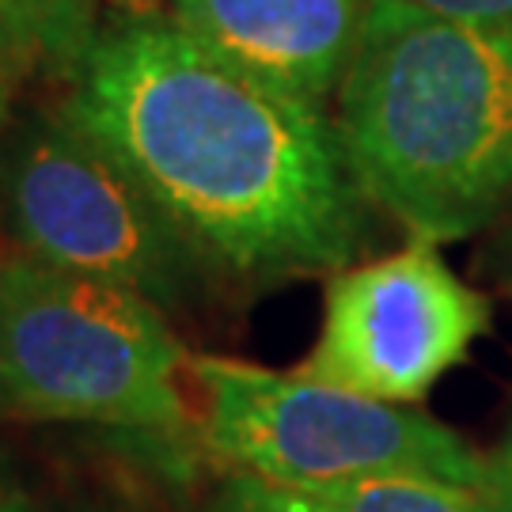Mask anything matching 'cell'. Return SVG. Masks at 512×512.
<instances>
[{
    "label": "cell",
    "instance_id": "8fae6325",
    "mask_svg": "<svg viewBox=\"0 0 512 512\" xmlns=\"http://www.w3.org/2000/svg\"><path fill=\"white\" fill-rule=\"evenodd\" d=\"M403 8L425 16L471 23V27H509L512 31V0H395Z\"/></svg>",
    "mask_w": 512,
    "mask_h": 512
},
{
    "label": "cell",
    "instance_id": "2e32d148",
    "mask_svg": "<svg viewBox=\"0 0 512 512\" xmlns=\"http://www.w3.org/2000/svg\"><path fill=\"white\" fill-rule=\"evenodd\" d=\"M509 262H512V251H509ZM509 285H512V266H509Z\"/></svg>",
    "mask_w": 512,
    "mask_h": 512
},
{
    "label": "cell",
    "instance_id": "3957f363",
    "mask_svg": "<svg viewBox=\"0 0 512 512\" xmlns=\"http://www.w3.org/2000/svg\"><path fill=\"white\" fill-rule=\"evenodd\" d=\"M186 353L160 304L27 255L0 262V421L183 440Z\"/></svg>",
    "mask_w": 512,
    "mask_h": 512
},
{
    "label": "cell",
    "instance_id": "9c48e42d",
    "mask_svg": "<svg viewBox=\"0 0 512 512\" xmlns=\"http://www.w3.org/2000/svg\"><path fill=\"white\" fill-rule=\"evenodd\" d=\"M315 512H494L486 490L425 475H368L289 490Z\"/></svg>",
    "mask_w": 512,
    "mask_h": 512
},
{
    "label": "cell",
    "instance_id": "277c9868",
    "mask_svg": "<svg viewBox=\"0 0 512 512\" xmlns=\"http://www.w3.org/2000/svg\"><path fill=\"white\" fill-rule=\"evenodd\" d=\"M202 395V444L236 475L281 490L368 475H425L467 490L490 486V459L418 406L376 403L304 372L186 357Z\"/></svg>",
    "mask_w": 512,
    "mask_h": 512
},
{
    "label": "cell",
    "instance_id": "ba28073f",
    "mask_svg": "<svg viewBox=\"0 0 512 512\" xmlns=\"http://www.w3.org/2000/svg\"><path fill=\"white\" fill-rule=\"evenodd\" d=\"M99 0H0V73L73 84L92 50Z\"/></svg>",
    "mask_w": 512,
    "mask_h": 512
},
{
    "label": "cell",
    "instance_id": "5b68a950",
    "mask_svg": "<svg viewBox=\"0 0 512 512\" xmlns=\"http://www.w3.org/2000/svg\"><path fill=\"white\" fill-rule=\"evenodd\" d=\"M4 213L19 255L179 304L194 251L137 179L65 110L31 114L4 152Z\"/></svg>",
    "mask_w": 512,
    "mask_h": 512
},
{
    "label": "cell",
    "instance_id": "7c38bea8",
    "mask_svg": "<svg viewBox=\"0 0 512 512\" xmlns=\"http://www.w3.org/2000/svg\"><path fill=\"white\" fill-rule=\"evenodd\" d=\"M490 482H509L512 486V421L505 440H501V448L490 456Z\"/></svg>",
    "mask_w": 512,
    "mask_h": 512
},
{
    "label": "cell",
    "instance_id": "6da1fadb",
    "mask_svg": "<svg viewBox=\"0 0 512 512\" xmlns=\"http://www.w3.org/2000/svg\"><path fill=\"white\" fill-rule=\"evenodd\" d=\"M61 110L228 274H338L368 236L327 110L243 73L167 12L99 27Z\"/></svg>",
    "mask_w": 512,
    "mask_h": 512
},
{
    "label": "cell",
    "instance_id": "5bb4252c",
    "mask_svg": "<svg viewBox=\"0 0 512 512\" xmlns=\"http://www.w3.org/2000/svg\"><path fill=\"white\" fill-rule=\"evenodd\" d=\"M0 512H35V509H31L27 494H19L16 486L0 482Z\"/></svg>",
    "mask_w": 512,
    "mask_h": 512
},
{
    "label": "cell",
    "instance_id": "7a4b0ae2",
    "mask_svg": "<svg viewBox=\"0 0 512 512\" xmlns=\"http://www.w3.org/2000/svg\"><path fill=\"white\" fill-rule=\"evenodd\" d=\"M334 126L368 205L406 236H475L512 205V31L372 0Z\"/></svg>",
    "mask_w": 512,
    "mask_h": 512
},
{
    "label": "cell",
    "instance_id": "52a82bcc",
    "mask_svg": "<svg viewBox=\"0 0 512 512\" xmlns=\"http://www.w3.org/2000/svg\"><path fill=\"white\" fill-rule=\"evenodd\" d=\"M372 0H167L202 46L274 88L327 103L338 95Z\"/></svg>",
    "mask_w": 512,
    "mask_h": 512
},
{
    "label": "cell",
    "instance_id": "9a60e30c",
    "mask_svg": "<svg viewBox=\"0 0 512 512\" xmlns=\"http://www.w3.org/2000/svg\"><path fill=\"white\" fill-rule=\"evenodd\" d=\"M486 497H490L494 512H512V486L509 482H490V486H486Z\"/></svg>",
    "mask_w": 512,
    "mask_h": 512
},
{
    "label": "cell",
    "instance_id": "8992f818",
    "mask_svg": "<svg viewBox=\"0 0 512 512\" xmlns=\"http://www.w3.org/2000/svg\"><path fill=\"white\" fill-rule=\"evenodd\" d=\"M490 323V296L467 285L437 243L410 239L395 255L330 277L323 327L296 372L376 403L414 406L467 361Z\"/></svg>",
    "mask_w": 512,
    "mask_h": 512
},
{
    "label": "cell",
    "instance_id": "4fadbf2b",
    "mask_svg": "<svg viewBox=\"0 0 512 512\" xmlns=\"http://www.w3.org/2000/svg\"><path fill=\"white\" fill-rule=\"evenodd\" d=\"M16 88L19 84H12L8 76L0 73V133L8 129V122H12V107H16Z\"/></svg>",
    "mask_w": 512,
    "mask_h": 512
},
{
    "label": "cell",
    "instance_id": "30bf717a",
    "mask_svg": "<svg viewBox=\"0 0 512 512\" xmlns=\"http://www.w3.org/2000/svg\"><path fill=\"white\" fill-rule=\"evenodd\" d=\"M213 512H315L308 501L296 494L270 486L262 478L251 475H232L224 478V486L213 497Z\"/></svg>",
    "mask_w": 512,
    "mask_h": 512
}]
</instances>
